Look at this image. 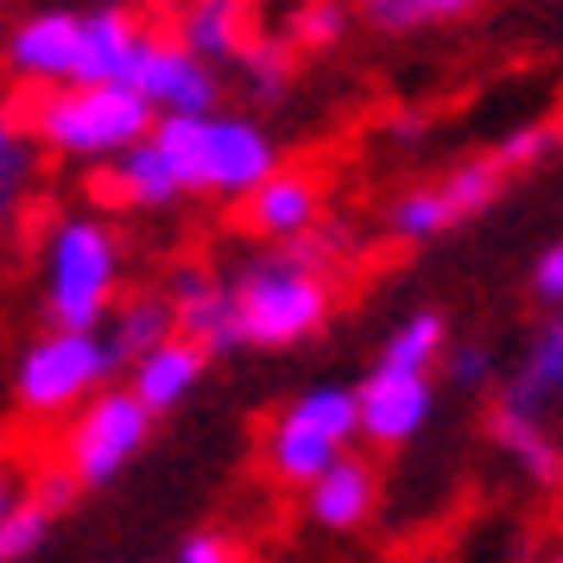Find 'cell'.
<instances>
[{
    "instance_id": "cell-1",
    "label": "cell",
    "mask_w": 563,
    "mask_h": 563,
    "mask_svg": "<svg viewBox=\"0 0 563 563\" xmlns=\"http://www.w3.org/2000/svg\"><path fill=\"white\" fill-rule=\"evenodd\" d=\"M153 140L178 165L184 197H229L247 203L260 184L279 172V140L260 128L254 114H165L153 121Z\"/></svg>"
},
{
    "instance_id": "cell-2",
    "label": "cell",
    "mask_w": 563,
    "mask_h": 563,
    "mask_svg": "<svg viewBox=\"0 0 563 563\" xmlns=\"http://www.w3.org/2000/svg\"><path fill=\"white\" fill-rule=\"evenodd\" d=\"M241 349H298L335 317V279L298 247H266L229 279Z\"/></svg>"
},
{
    "instance_id": "cell-3",
    "label": "cell",
    "mask_w": 563,
    "mask_h": 563,
    "mask_svg": "<svg viewBox=\"0 0 563 563\" xmlns=\"http://www.w3.org/2000/svg\"><path fill=\"white\" fill-rule=\"evenodd\" d=\"M153 108L128 82H77V89H38L26 108V133L38 153L57 158H114L153 133Z\"/></svg>"
},
{
    "instance_id": "cell-4",
    "label": "cell",
    "mask_w": 563,
    "mask_h": 563,
    "mask_svg": "<svg viewBox=\"0 0 563 563\" xmlns=\"http://www.w3.org/2000/svg\"><path fill=\"white\" fill-rule=\"evenodd\" d=\"M121 234L102 216H64L45 234V317L52 330H102L121 305Z\"/></svg>"
},
{
    "instance_id": "cell-5",
    "label": "cell",
    "mask_w": 563,
    "mask_h": 563,
    "mask_svg": "<svg viewBox=\"0 0 563 563\" xmlns=\"http://www.w3.org/2000/svg\"><path fill=\"white\" fill-rule=\"evenodd\" d=\"M121 380V355L102 330H45L13 361V411L32 424H64L82 399Z\"/></svg>"
},
{
    "instance_id": "cell-6",
    "label": "cell",
    "mask_w": 563,
    "mask_h": 563,
    "mask_svg": "<svg viewBox=\"0 0 563 563\" xmlns=\"http://www.w3.org/2000/svg\"><path fill=\"white\" fill-rule=\"evenodd\" d=\"M355 437H361L355 386L317 380L273 411V424L260 437V462H266V475L279 487H310L335 456L355 450Z\"/></svg>"
},
{
    "instance_id": "cell-7",
    "label": "cell",
    "mask_w": 563,
    "mask_h": 563,
    "mask_svg": "<svg viewBox=\"0 0 563 563\" xmlns=\"http://www.w3.org/2000/svg\"><path fill=\"white\" fill-rule=\"evenodd\" d=\"M153 411L133 399L128 386H102L96 399H82L64 424H57V468L77 487H108L114 475H128V462L153 443Z\"/></svg>"
},
{
    "instance_id": "cell-8",
    "label": "cell",
    "mask_w": 563,
    "mask_h": 563,
    "mask_svg": "<svg viewBox=\"0 0 563 563\" xmlns=\"http://www.w3.org/2000/svg\"><path fill=\"white\" fill-rule=\"evenodd\" d=\"M128 89L153 108L158 121H165V114H216V108H222V70L203 64L197 52H184L172 32H146V38H140Z\"/></svg>"
},
{
    "instance_id": "cell-9",
    "label": "cell",
    "mask_w": 563,
    "mask_h": 563,
    "mask_svg": "<svg viewBox=\"0 0 563 563\" xmlns=\"http://www.w3.org/2000/svg\"><path fill=\"white\" fill-rule=\"evenodd\" d=\"M355 411H361V443H374V450H406V443H418L424 424H431L437 380L431 374L374 367V374L355 386Z\"/></svg>"
},
{
    "instance_id": "cell-10",
    "label": "cell",
    "mask_w": 563,
    "mask_h": 563,
    "mask_svg": "<svg viewBox=\"0 0 563 563\" xmlns=\"http://www.w3.org/2000/svg\"><path fill=\"white\" fill-rule=\"evenodd\" d=\"M7 70L26 89H70V82H82V13L52 7V13L20 20L7 32Z\"/></svg>"
},
{
    "instance_id": "cell-11",
    "label": "cell",
    "mask_w": 563,
    "mask_h": 563,
    "mask_svg": "<svg viewBox=\"0 0 563 563\" xmlns=\"http://www.w3.org/2000/svg\"><path fill=\"white\" fill-rule=\"evenodd\" d=\"M487 443L526 475V487L563 494V431L538 406H519V399H507L494 386V399H487Z\"/></svg>"
},
{
    "instance_id": "cell-12",
    "label": "cell",
    "mask_w": 563,
    "mask_h": 563,
    "mask_svg": "<svg viewBox=\"0 0 563 563\" xmlns=\"http://www.w3.org/2000/svg\"><path fill=\"white\" fill-rule=\"evenodd\" d=\"M165 305L178 317V335H190L197 349L216 355H241V335H234V305H229V279L209 273V266H178L165 279Z\"/></svg>"
},
{
    "instance_id": "cell-13",
    "label": "cell",
    "mask_w": 563,
    "mask_h": 563,
    "mask_svg": "<svg viewBox=\"0 0 563 563\" xmlns=\"http://www.w3.org/2000/svg\"><path fill=\"white\" fill-rule=\"evenodd\" d=\"M305 512H310V526H323V532H361L380 512V468H374V456H361V450L335 456L305 487Z\"/></svg>"
},
{
    "instance_id": "cell-14",
    "label": "cell",
    "mask_w": 563,
    "mask_h": 563,
    "mask_svg": "<svg viewBox=\"0 0 563 563\" xmlns=\"http://www.w3.org/2000/svg\"><path fill=\"white\" fill-rule=\"evenodd\" d=\"M241 222H247L260 241L285 247V241H298V234H310L317 222H323V184L310 178V172L279 165V172H273V178L241 203Z\"/></svg>"
},
{
    "instance_id": "cell-15",
    "label": "cell",
    "mask_w": 563,
    "mask_h": 563,
    "mask_svg": "<svg viewBox=\"0 0 563 563\" xmlns=\"http://www.w3.org/2000/svg\"><path fill=\"white\" fill-rule=\"evenodd\" d=\"M203 374H209V349H197L190 335H172V342L146 349L140 361H128V393L153 418H165V411H178L203 386Z\"/></svg>"
},
{
    "instance_id": "cell-16",
    "label": "cell",
    "mask_w": 563,
    "mask_h": 563,
    "mask_svg": "<svg viewBox=\"0 0 563 563\" xmlns=\"http://www.w3.org/2000/svg\"><path fill=\"white\" fill-rule=\"evenodd\" d=\"M82 487L64 475V468H38V482H26V494L7 507V519H0V563H26L38 558V544L52 538V526L70 512V500H77Z\"/></svg>"
},
{
    "instance_id": "cell-17",
    "label": "cell",
    "mask_w": 563,
    "mask_h": 563,
    "mask_svg": "<svg viewBox=\"0 0 563 563\" xmlns=\"http://www.w3.org/2000/svg\"><path fill=\"white\" fill-rule=\"evenodd\" d=\"M102 197L121 209H172V203H184V178H178V165L165 158V146L146 133L140 146H128V153H114L102 165Z\"/></svg>"
},
{
    "instance_id": "cell-18",
    "label": "cell",
    "mask_w": 563,
    "mask_h": 563,
    "mask_svg": "<svg viewBox=\"0 0 563 563\" xmlns=\"http://www.w3.org/2000/svg\"><path fill=\"white\" fill-rule=\"evenodd\" d=\"M178 38L184 52H197L203 64H241V52L254 45V0H184L178 7Z\"/></svg>"
},
{
    "instance_id": "cell-19",
    "label": "cell",
    "mask_w": 563,
    "mask_h": 563,
    "mask_svg": "<svg viewBox=\"0 0 563 563\" xmlns=\"http://www.w3.org/2000/svg\"><path fill=\"white\" fill-rule=\"evenodd\" d=\"M500 393L519 399V406H538L563 431V310H551L532 330L526 355H519V367L500 380Z\"/></svg>"
},
{
    "instance_id": "cell-20",
    "label": "cell",
    "mask_w": 563,
    "mask_h": 563,
    "mask_svg": "<svg viewBox=\"0 0 563 563\" xmlns=\"http://www.w3.org/2000/svg\"><path fill=\"white\" fill-rule=\"evenodd\" d=\"M140 38H146V26L133 20V7H121V0L89 7L82 13V82H128L133 57H140Z\"/></svg>"
},
{
    "instance_id": "cell-21",
    "label": "cell",
    "mask_w": 563,
    "mask_h": 563,
    "mask_svg": "<svg viewBox=\"0 0 563 563\" xmlns=\"http://www.w3.org/2000/svg\"><path fill=\"white\" fill-rule=\"evenodd\" d=\"M355 20L380 38H424V32H450L482 20L494 0H349Z\"/></svg>"
},
{
    "instance_id": "cell-22",
    "label": "cell",
    "mask_w": 563,
    "mask_h": 563,
    "mask_svg": "<svg viewBox=\"0 0 563 563\" xmlns=\"http://www.w3.org/2000/svg\"><path fill=\"white\" fill-rule=\"evenodd\" d=\"M102 335L114 342V355H121V367H128V361H140L146 349L172 342V335H178V317H172V305H165V291H128L121 305L108 310Z\"/></svg>"
},
{
    "instance_id": "cell-23",
    "label": "cell",
    "mask_w": 563,
    "mask_h": 563,
    "mask_svg": "<svg viewBox=\"0 0 563 563\" xmlns=\"http://www.w3.org/2000/svg\"><path fill=\"white\" fill-rule=\"evenodd\" d=\"M32 184H38V140L26 133L20 108H0V234L26 216Z\"/></svg>"
},
{
    "instance_id": "cell-24",
    "label": "cell",
    "mask_w": 563,
    "mask_h": 563,
    "mask_svg": "<svg viewBox=\"0 0 563 563\" xmlns=\"http://www.w3.org/2000/svg\"><path fill=\"white\" fill-rule=\"evenodd\" d=\"M443 349H450V323H443V310H411L399 317L380 342V361L374 367H393V374H437L443 367Z\"/></svg>"
},
{
    "instance_id": "cell-25",
    "label": "cell",
    "mask_w": 563,
    "mask_h": 563,
    "mask_svg": "<svg viewBox=\"0 0 563 563\" xmlns=\"http://www.w3.org/2000/svg\"><path fill=\"white\" fill-rule=\"evenodd\" d=\"M437 184V197H443V209H450V222H475V216H487V209L507 197V172L494 165V153H482V158H462V165H450L443 178H431Z\"/></svg>"
},
{
    "instance_id": "cell-26",
    "label": "cell",
    "mask_w": 563,
    "mask_h": 563,
    "mask_svg": "<svg viewBox=\"0 0 563 563\" xmlns=\"http://www.w3.org/2000/svg\"><path fill=\"white\" fill-rule=\"evenodd\" d=\"M241 89L254 96L260 108H273V102H285L291 96V82H298V52L285 45V38H260L254 32V45L241 52Z\"/></svg>"
},
{
    "instance_id": "cell-27",
    "label": "cell",
    "mask_w": 563,
    "mask_h": 563,
    "mask_svg": "<svg viewBox=\"0 0 563 563\" xmlns=\"http://www.w3.org/2000/svg\"><path fill=\"white\" fill-rule=\"evenodd\" d=\"M355 26V7L349 0H298L291 20H285V45L291 52H335Z\"/></svg>"
},
{
    "instance_id": "cell-28",
    "label": "cell",
    "mask_w": 563,
    "mask_h": 563,
    "mask_svg": "<svg viewBox=\"0 0 563 563\" xmlns=\"http://www.w3.org/2000/svg\"><path fill=\"white\" fill-rule=\"evenodd\" d=\"M563 153V128L558 121H519V128L500 133V146H494V165L519 178V172H538V165H551Z\"/></svg>"
},
{
    "instance_id": "cell-29",
    "label": "cell",
    "mask_w": 563,
    "mask_h": 563,
    "mask_svg": "<svg viewBox=\"0 0 563 563\" xmlns=\"http://www.w3.org/2000/svg\"><path fill=\"white\" fill-rule=\"evenodd\" d=\"M443 374L462 386V393H494L500 386V361L487 342H450L443 349Z\"/></svg>"
},
{
    "instance_id": "cell-30",
    "label": "cell",
    "mask_w": 563,
    "mask_h": 563,
    "mask_svg": "<svg viewBox=\"0 0 563 563\" xmlns=\"http://www.w3.org/2000/svg\"><path fill=\"white\" fill-rule=\"evenodd\" d=\"M532 298L544 310H563V241H551V247L532 260Z\"/></svg>"
},
{
    "instance_id": "cell-31",
    "label": "cell",
    "mask_w": 563,
    "mask_h": 563,
    "mask_svg": "<svg viewBox=\"0 0 563 563\" xmlns=\"http://www.w3.org/2000/svg\"><path fill=\"white\" fill-rule=\"evenodd\" d=\"M178 563H247L229 532H190L178 544Z\"/></svg>"
},
{
    "instance_id": "cell-32",
    "label": "cell",
    "mask_w": 563,
    "mask_h": 563,
    "mask_svg": "<svg viewBox=\"0 0 563 563\" xmlns=\"http://www.w3.org/2000/svg\"><path fill=\"white\" fill-rule=\"evenodd\" d=\"M20 494H26V482H20V468H13V462L0 456V519H7V507H13Z\"/></svg>"
},
{
    "instance_id": "cell-33",
    "label": "cell",
    "mask_w": 563,
    "mask_h": 563,
    "mask_svg": "<svg viewBox=\"0 0 563 563\" xmlns=\"http://www.w3.org/2000/svg\"><path fill=\"white\" fill-rule=\"evenodd\" d=\"M551 563H563V551H558V558H551Z\"/></svg>"
}]
</instances>
